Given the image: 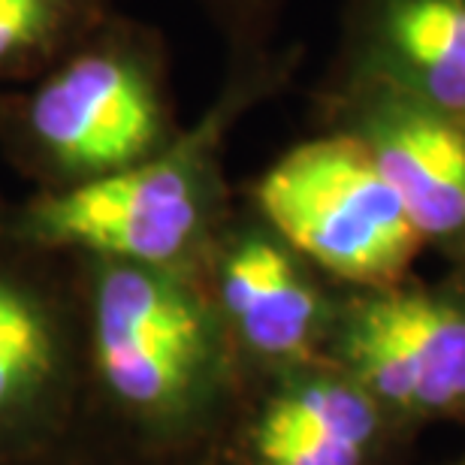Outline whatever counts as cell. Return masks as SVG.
<instances>
[{
	"label": "cell",
	"mask_w": 465,
	"mask_h": 465,
	"mask_svg": "<svg viewBox=\"0 0 465 465\" xmlns=\"http://www.w3.org/2000/svg\"><path fill=\"white\" fill-rule=\"evenodd\" d=\"M31 127L67 170L104 175L152 157L163 113L157 88L134 61L82 54L34 94Z\"/></svg>",
	"instance_id": "5b68a950"
},
{
	"label": "cell",
	"mask_w": 465,
	"mask_h": 465,
	"mask_svg": "<svg viewBox=\"0 0 465 465\" xmlns=\"http://www.w3.org/2000/svg\"><path fill=\"white\" fill-rule=\"evenodd\" d=\"M287 73L272 61H257L230 82L203 127L188 143L161 157H145L124 170L91 175L85 184L34 209L40 236L113 254L121 263L166 266L191 248L206 221L209 154L224 130L251 100L272 91Z\"/></svg>",
	"instance_id": "7a4b0ae2"
},
{
	"label": "cell",
	"mask_w": 465,
	"mask_h": 465,
	"mask_svg": "<svg viewBox=\"0 0 465 465\" xmlns=\"http://www.w3.org/2000/svg\"><path fill=\"white\" fill-rule=\"evenodd\" d=\"M49 366V332L40 312L0 284V408L18 399Z\"/></svg>",
	"instance_id": "30bf717a"
},
{
	"label": "cell",
	"mask_w": 465,
	"mask_h": 465,
	"mask_svg": "<svg viewBox=\"0 0 465 465\" xmlns=\"http://www.w3.org/2000/svg\"><path fill=\"white\" fill-rule=\"evenodd\" d=\"M203 353V314L154 266L118 263L97 291V362L130 405L170 402Z\"/></svg>",
	"instance_id": "8992f818"
},
{
	"label": "cell",
	"mask_w": 465,
	"mask_h": 465,
	"mask_svg": "<svg viewBox=\"0 0 465 465\" xmlns=\"http://www.w3.org/2000/svg\"><path fill=\"white\" fill-rule=\"evenodd\" d=\"M25 465H130L127 460H106L94 453H58V457H34L25 460Z\"/></svg>",
	"instance_id": "4fadbf2b"
},
{
	"label": "cell",
	"mask_w": 465,
	"mask_h": 465,
	"mask_svg": "<svg viewBox=\"0 0 465 465\" xmlns=\"http://www.w3.org/2000/svg\"><path fill=\"white\" fill-rule=\"evenodd\" d=\"M221 302L251 348L284 357L309 341L321 296L282 239L245 236L221 269Z\"/></svg>",
	"instance_id": "ba28073f"
},
{
	"label": "cell",
	"mask_w": 465,
	"mask_h": 465,
	"mask_svg": "<svg viewBox=\"0 0 465 465\" xmlns=\"http://www.w3.org/2000/svg\"><path fill=\"white\" fill-rule=\"evenodd\" d=\"M73 0H0V64L22 58L58 31Z\"/></svg>",
	"instance_id": "8fae6325"
},
{
	"label": "cell",
	"mask_w": 465,
	"mask_h": 465,
	"mask_svg": "<svg viewBox=\"0 0 465 465\" xmlns=\"http://www.w3.org/2000/svg\"><path fill=\"white\" fill-rule=\"evenodd\" d=\"M375 426V399L362 387L314 381L269 408L257 450L266 465H360Z\"/></svg>",
	"instance_id": "9c48e42d"
},
{
	"label": "cell",
	"mask_w": 465,
	"mask_h": 465,
	"mask_svg": "<svg viewBox=\"0 0 465 465\" xmlns=\"http://www.w3.org/2000/svg\"><path fill=\"white\" fill-rule=\"evenodd\" d=\"M221 6H224V13L242 27V31H251V27L269 13L272 0H221Z\"/></svg>",
	"instance_id": "7c38bea8"
},
{
	"label": "cell",
	"mask_w": 465,
	"mask_h": 465,
	"mask_svg": "<svg viewBox=\"0 0 465 465\" xmlns=\"http://www.w3.org/2000/svg\"><path fill=\"white\" fill-rule=\"evenodd\" d=\"M254 197L293 254L371 291L393 287L426 245L366 145L345 130L293 145Z\"/></svg>",
	"instance_id": "6da1fadb"
},
{
	"label": "cell",
	"mask_w": 465,
	"mask_h": 465,
	"mask_svg": "<svg viewBox=\"0 0 465 465\" xmlns=\"http://www.w3.org/2000/svg\"><path fill=\"white\" fill-rule=\"evenodd\" d=\"M457 248H460V251H465V242H462V245H457Z\"/></svg>",
	"instance_id": "5bb4252c"
},
{
	"label": "cell",
	"mask_w": 465,
	"mask_h": 465,
	"mask_svg": "<svg viewBox=\"0 0 465 465\" xmlns=\"http://www.w3.org/2000/svg\"><path fill=\"white\" fill-rule=\"evenodd\" d=\"M345 353L371 399L399 408L465 402V293L378 287L351 309Z\"/></svg>",
	"instance_id": "277c9868"
},
{
	"label": "cell",
	"mask_w": 465,
	"mask_h": 465,
	"mask_svg": "<svg viewBox=\"0 0 465 465\" xmlns=\"http://www.w3.org/2000/svg\"><path fill=\"white\" fill-rule=\"evenodd\" d=\"M332 130L360 139L426 242H465V121L396 91L332 82Z\"/></svg>",
	"instance_id": "3957f363"
},
{
	"label": "cell",
	"mask_w": 465,
	"mask_h": 465,
	"mask_svg": "<svg viewBox=\"0 0 465 465\" xmlns=\"http://www.w3.org/2000/svg\"><path fill=\"white\" fill-rule=\"evenodd\" d=\"M336 82H362L465 121V0H351Z\"/></svg>",
	"instance_id": "52a82bcc"
}]
</instances>
